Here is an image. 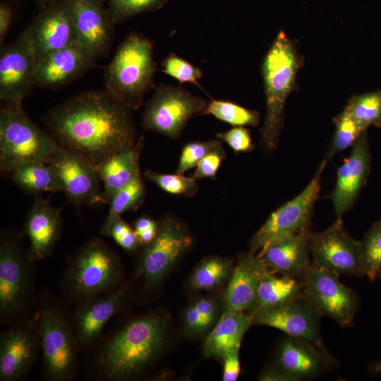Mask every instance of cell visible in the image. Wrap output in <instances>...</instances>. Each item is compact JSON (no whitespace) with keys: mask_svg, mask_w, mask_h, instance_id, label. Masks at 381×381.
<instances>
[{"mask_svg":"<svg viewBox=\"0 0 381 381\" xmlns=\"http://www.w3.org/2000/svg\"><path fill=\"white\" fill-rule=\"evenodd\" d=\"M131 111L106 90L88 91L55 107L42 121L63 150L78 155L96 169L138 141Z\"/></svg>","mask_w":381,"mask_h":381,"instance_id":"cell-1","label":"cell"},{"mask_svg":"<svg viewBox=\"0 0 381 381\" xmlns=\"http://www.w3.org/2000/svg\"><path fill=\"white\" fill-rule=\"evenodd\" d=\"M166 327L164 316L155 313L116 326L85 351L87 377L121 381L139 376L164 349Z\"/></svg>","mask_w":381,"mask_h":381,"instance_id":"cell-2","label":"cell"},{"mask_svg":"<svg viewBox=\"0 0 381 381\" xmlns=\"http://www.w3.org/2000/svg\"><path fill=\"white\" fill-rule=\"evenodd\" d=\"M124 284L119 256L98 237L87 241L71 256L60 280L63 295L73 304Z\"/></svg>","mask_w":381,"mask_h":381,"instance_id":"cell-3","label":"cell"},{"mask_svg":"<svg viewBox=\"0 0 381 381\" xmlns=\"http://www.w3.org/2000/svg\"><path fill=\"white\" fill-rule=\"evenodd\" d=\"M38 315L42 378L71 381L80 369L71 312L49 294H41L36 303Z\"/></svg>","mask_w":381,"mask_h":381,"instance_id":"cell-4","label":"cell"},{"mask_svg":"<svg viewBox=\"0 0 381 381\" xmlns=\"http://www.w3.org/2000/svg\"><path fill=\"white\" fill-rule=\"evenodd\" d=\"M156 66L152 43L131 33L119 45L105 68L104 90L131 110H136L153 86Z\"/></svg>","mask_w":381,"mask_h":381,"instance_id":"cell-5","label":"cell"},{"mask_svg":"<svg viewBox=\"0 0 381 381\" xmlns=\"http://www.w3.org/2000/svg\"><path fill=\"white\" fill-rule=\"evenodd\" d=\"M299 66L300 59L294 44L283 31H280L262 66L266 97L262 140L269 150L277 147L283 125L284 105L294 87Z\"/></svg>","mask_w":381,"mask_h":381,"instance_id":"cell-6","label":"cell"},{"mask_svg":"<svg viewBox=\"0 0 381 381\" xmlns=\"http://www.w3.org/2000/svg\"><path fill=\"white\" fill-rule=\"evenodd\" d=\"M35 262L20 235L5 231L0 240V321L13 325L28 316L35 303Z\"/></svg>","mask_w":381,"mask_h":381,"instance_id":"cell-7","label":"cell"},{"mask_svg":"<svg viewBox=\"0 0 381 381\" xmlns=\"http://www.w3.org/2000/svg\"><path fill=\"white\" fill-rule=\"evenodd\" d=\"M61 149L52 137L37 126L22 106L6 104L0 111V169L11 174L23 164H49Z\"/></svg>","mask_w":381,"mask_h":381,"instance_id":"cell-8","label":"cell"},{"mask_svg":"<svg viewBox=\"0 0 381 381\" xmlns=\"http://www.w3.org/2000/svg\"><path fill=\"white\" fill-rule=\"evenodd\" d=\"M301 299L319 316H328L342 326L350 325L358 307L356 293L339 274L310 265L300 279Z\"/></svg>","mask_w":381,"mask_h":381,"instance_id":"cell-9","label":"cell"},{"mask_svg":"<svg viewBox=\"0 0 381 381\" xmlns=\"http://www.w3.org/2000/svg\"><path fill=\"white\" fill-rule=\"evenodd\" d=\"M206 101L181 87L158 86L143 114V126L171 138L180 135L190 118L202 112Z\"/></svg>","mask_w":381,"mask_h":381,"instance_id":"cell-10","label":"cell"},{"mask_svg":"<svg viewBox=\"0 0 381 381\" xmlns=\"http://www.w3.org/2000/svg\"><path fill=\"white\" fill-rule=\"evenodd\" d=\"M191 244L190 236L179 221L169 217L162 219L155 238L138 260L136 277L146 288L157 286Z\"/></svg>","mask_w":381,"mask_h":381,"instance_id":"cell-11","label":"cell"},{"mask_svg":"<svg viewBox=\"0 0 381 381\" xmlns=\"http://www.w3.org/2000/svg\"><path fill=\"white\" fill-rule=\"evenodd\" d=\"M326 163L325 159L310 183L297 196L270 215L252 237L250 242V253L260 251L274 241L308 229L313 207L320 192L321 176Z\"/></svg>","mask_w":381,"mask_h":381,"instance_id":"cell-12","label":"cell"},{"mask_svg":"<svg viewBox=\"0 0 381 381\" xmlns=\"http://www.w3.org/2000/svg\"><path fill=\"white\" fill-rule=\"evenodd\" d=\"M41 351L37 311L1 333L0 380L16 381L29 371Z\"/></svg>","mask_w":381,"mask_h":381,"instance_id":"cell-13","label":"cell"},{"mask_svg":"<svg viewBox=\"0 0 381 381\" xmlns=\"http://www.w3.org/2000/svg\"><path fill=\"white\" fill-rule=\"evenodd\" d=\"M37 58L24 30L0 52V98L6 104L21 106L35 85Z\"/></svg>","mask_w":381,"mask_h":381,"instance_id":"cell-14","label":"cell"},{"mask_svg":"<svg viewBox=\"0 0 381 381\" xmlns=\"http://www.w3.org/2000/svg\"><path fill=\"white\" fill-rule=\"evenodd\" d=\"M310 253L313 265L334 272L363 276L362 241L350 236L336 220L327 229L310 234Z\"/></svg>","mask_w":381,"mask_h":381,"instance_id":"cell-15","label":"cell"},{"mask_svg":"<svg viewBox=\"0 0 381 381\" xmlns=\"http://www.w3.org/2000/svg\"><path fill=\"white\" fill-rule=\"evenodd\" d=\"M128 297V288L125 284L114 291L74 303L71 321L80 352L87 351L102 338L104 326L124 310Z\"/></svg>","mask_w":381,"mask_h":381,"instance_id":"cell-16","label":"cell"},{"mask_svg":"<svg viewBox=\"0 0 381 381\" xmlns=\"http://www.w3.org/2000/svg\"><path fill=\"white\" fill-rule=\"evenodd\" d=\"M50 164L69 204L80 207L103 203L102 181L85 159L61 148Z\"/></svg>","mask_w":381,"mask_h":381,"instance_id":"cell-17","label":"cell"},{"mask_svg":"<svg viewBox=\"0 0 381 381\" xmlns=\"http://www.w3.org/2000/svg\"><path fill=\"white\" fill-rule=\"evenodd\" d=\"M37 61L43 56L76 42L68 0H55L32 20L25 30Z\"/></svg>","mask_w":381,"mask_h":381,"instance_id":"cell-18","label":"cell"},{"mask_svg":"<svg viewBox=\"0 0 381 381\" xmlns=\"http://www.w3.org/2000/svg\"><path fill=\"white\" fill-rule=\"evenodd\" d=\"M252 315L253 325L278 329L290 337L307 340L327 352L318 329L320 316L301 298L257 309Z\"/></svg>","mask_w":381,"mask_h":381,"instance_id":"cell-19","label":"cell"},{"mask_svg":"<svg viewBox=\"0 0 381 381\" xmlns=\"http://www.w3.org/2000/svg\"><path fill=\"white\" fill-rule=\"evenodd\" d=\"M76 42L95 58L104 54L112 39L113 25L103 0H68Z\"/></svg>","mask_w":381,"mask_h":381,"instance_id":"cell-20","label":"cell"},{"mask_svg":"<svg viewBox=\"0 0 381 381\" xmlns=\"http://www.w3.org/2000/svg\"><path fill=\"white\" fill-rule=\"evenodd\" d=\"M371 155L366 132L353 145L351 153L339 167L332 201L337 221L349 210L364 185L370 169Z\"/></svg>","mask_w":381,"mask_h":381,"instance_id":"cell-21","label":"cell"},{"mask_svg":"<svg viewBox=\"0 0 381 381\" xmlns=\"http://www.w3.org/2000/svg\"><path fill=\"white\" fill-rule=\"evenodd\" d=\"M95 59L91 53L75 42L38 60L35 85L47 88L64 85L93 68Z\"/></svg>","mask_w":381,"mask_h":381,"instance_id":"cell-22","label":"cell"},{"mask_svg":"<svg viewBox=\"0 0 381 381\" xmlns=\"http://www.w3.org/2000/svg\"><path fill=\"white\" fill-rule=\"evenodd\" d=\"M61 208L37 197L27 215L23 233L30 241L29 255L32 260L49 257L60 238L62 231Z\"/></svg>","mask_w":381,"mask_h":381,"instance_id":"cell-23","label":"cell"},{"mask_svg":"<svg viewBox=\"0 0 381 381\" xmlns=\"http://www.w3.org/2000/svg\"><path fill=\"white\" fill-rule=\"evenodd\" d=\"M269 269L253 253L241 256L224 295V310L253 313L256 309L260 282Z\"/></svg>","mask_w":381,"mask_h":381,"instance_id":"cell-24","label":"cell"},{"mask_svg":"<svg viewBox=\"0 0 381 381\" xmlns=\"http://www.w3.org/2000/svg\"><path fill=\"white\" fill-rule=\"evenodd\" d=\"M308 229L274 241L260 250L258 256L272 272L301 279L308 267Z\"/></svg>","mask_w":381,"mask_h":381,"instance_id":"cell-25","label":"cell"},{"mask_svg":"<svg viewBox=\"0 0 381 381\" xmlns=\"http://www.w3.org/2000/svg\"><path fill=\"white\" fill-rule=\"evenodd\" d=\"M327 364V352L307 340L289 336L279 346L275 365L298 381L320 374Z\"/></svg>","mask_w":381,"mask_h":381,"instance_id":"cell-26","label":"cell"},{"mask_svg":"<svg viewBox=\"0 0 381 381\" xmlns=\"http://www.w3.org/2000/svg\"><path fill=\"white\" fill-rule=\"evenodd\" d=\"M143 143L142 135L133 147L114 154L95 169L103 186V203H109L116 193L141 176L139 159Z\"/></svg>","mask_w":381,"mask_h":381,"instance_id":"cell-27","label":"cell"},{"mask_svg":"<svg viewBox=\"0 0 381 381\" xmlns=\"http://www.w3.org/2000/svg\"><path fill=\"white\" fill-rule=\"evenodd\" d=\"M252 325V313L223 311L218 322L204 341L205 355L223 359L228 353L239 351L243 337Z\"/></svg>","mask_w":381,"mask_h":381,"instance_id":"cell-28","label":"cell"},{"mask_svg":"<svg viewBox=\"0 0 381 381\" xmlns=\"http://www.w3.org/2000/svg\"><path fill=\"white\" fill-rule=\"evenodd\" d=\"M10 175L19 188L30 194L61 192L56 173L50 163L32 162L23 164Z\"/></svg>","mask_w":381,"mask_h":381,"instance_id":"cell-29","label":"cell"},{"mask_svg":"<svg viewBox=\"0 0 381 381\" xmlns=\"http://www.w3.org/2000/svg\"><path fill=\"white\" fill-rule=\"evenodd\" d=\"M301 279L286 275L276 277L268 270L259 284L255 310L301 298Z\"/></svg>","mask_w":381,"mask_h":381,"instance_id":"cell-30","label":"cell"},{"mask_svg":"<svg viewBox=\"0 0 381 381\" xmlns=\"http://www.w3.org/2000/svg\"><path fill=\"white\" fill-rule=\"evenodd\" d=\"M145 192V185L140 176L116 193L109 202V212L100 228V234L107 236L112 224L126 212L137 207L143 201Z\"/></svg>","mask_w":381,"mask_h":381,"instance_id":"cell-31","label":"cell"},{"mask_svg":"<svg viewBox=\"0 0 381 381\" xmlns=\"http://www.w3.org/2000/svg\"><path fill=\"white\" fill-rule=\"evenodd\" d=\"M230 260L212 257L202 262L193 272L190 284L195 290H210L219 286L232 273Z\"/></svg>","mask_w":381,"mask_h":381,"instance_id":"cell-32","label":"cell"},{"mask_svg":"<svg viewBox=\"0 0 381 381\" xmlns=\"http://www.w3.org/2000/svg\"><path fill=\"white\" fill-rule=\"evenodd\" d=\"M344 109L365 130L381 126V90L354 95Z\"/></svg>","mask_w":381,"mask_h":381,"instance_id":"cell-33","label":"cell"},{"mask_svg":"<svg viewBox=\"0 0 381 381\" xmlns=\"http://www.w3.org/2000/svg\"><path fill=\"white\" fill-rule=\"evenodd\" d=\"M234 126H256L260 114L237 104L224 100L212 99L202 111Z\"/></svg>","mask_w":381,"mask_h":381,"instance_id":"cell-34","label":"cell"},{"mask_svg":"<svg viewBox=\"0 0 381 381\" xmlns=\"http://www.w3.org/2000/svg\"><path fill=\"white\" fill-rule=\"evenodd\" d=\"M336 129L325 159L353 145L366 131L345 109L335 120Z\"/></svg>","mask_w":381,"mask_h":381,"instance_id":"cell-35","label":"cell"},{"mask_svg":"<svg viewBox=\"0 0 381 381\" xmlns=\"http://www.w3.org/2000/svg\"><path fill=\"white\" fill-rule=\"evenodd\" d=\"M363 274L374 281L381 277V220L368 231L362 241Z\"/></svg>","mask_w":381,"mask_h":381,"instance_id":"cell-36","label":"cell"},{"mask_svg":"<svg viewBox=\"0 0 381 381\" xmlns=\"http://www.w3.org/2000/svg\"><path fill=\"white\" fill-rule=\"evenodd\" d=\"M114 24L121 23L138 14L162 8L169 0H107Z\"/></svg>","mask_w":381,"mask_h":381,"instance_id":"cell-37","label":"cell"},{"mask_svg":"<svg viewBox=\"0 0 381 381\" xmlns=\"http://www.w3.org/2000/svg\"><path fill=\"white\" fill-rule=\"evenodd\" d=\"M145 176L161 189L171 194L193 196L198 190L195 179L181 174H161L147 170Z\"/></svg>","mask_w":381,"mask_h":381,"instance_id":"cell-38","label":"cell"},{"mask_svg":"<svg viewBox=\"0 0 381 381\" xmlns=\"http://www.w3.org/2000/svg\"><path fill=\"white\" fill-rule=\"evenodd\" d=\"M222 148L219 140L207 142H191L186 144L181 151L176 173L183 174L200 162L212 152Z\"/></svg>","mask_w":381,"mask_h":381,"instance_id":"cell-39","label":"cell"},{"mask_svg":"<svg viewBox=\"0 0 381 381\" xmlns=\"http://www.w3.org/2000/svg\"><path fill=\"white\" fill-rule=\"evenodd\" d=\"M162 71L181 83H189L199 85L198 80L202 76L200 68L186 60L170 54L162 62Z\"/></svg>","mask_w":381,"mask_h":381,"instance_id":"cell-40","label":"cell"},{"mask_svg":"<svg viewBox=\"0 0 381 381\" xmlns=\"http://www.w3.org/2000/svg\"><path fill=\"white\" fill-rule=\"evenodd\" d=\"M107 236L112 238L121 248L128 252L136 250L140 246L134 229L122 217L112 224Z\"/></svg>","mask_w":381,"mask_h":381,"instance_id":"cell-41","label":"cell"},{"mask_svg":"<svg viewBox=\"0 0 381 381\" xmlns=\"http://www.w3.org/2000/svg\"><path fill=\"white\" fill-rule=\"evenodd\" d=\"M217 136L236 152H249L254 147L249 131L243 126H234L226 132L217 133Z\"/></svg>","mask_w":381,"mask_h":381,"instance_id":"cell-42","label":"cell"},{"mask_svg":"<svg viewBox=\"0 0 381 381\" xmlns=\"http://www.w3.org/2000/svg\"><path fill=\"white\" fill-rule=\"evenodd\" d=\"M224 157L225 154L223 148L210 152L196 165V169L192 177L195 179H214Z\"/></svg>","mask_w":381,"mask_h":381,"instance_id":"cell-43","label":"cell"},{"mask_svg":"<svg viewBox=\"0 0 381 381\" xmlns=\"http://www.w3.org/2000/svg\"><path fill=\"white\" fill-rule=\"evenodd\" d=\"M158 229V222L150 217L142 216L134 223V231L140 245L147 246L155 238Z\"/></svg>","mask_w":381,"mask_h":381,"instance_id":"cell-44","label":"cell"},{"mask_svg":"<svg viewBox=\"0 0 381 381\" xmlns=\"http://www.w3.org/2000/svg\"><path fill=\"white\" fill-rule=\"evenodd\" d=\"M183 323L186 330L191 334H202L211 326V324L200 315L193 304L184 311Z\"/></svg>","mask_w":381,"mask_h":381,"instance_id":"cell-45","label":"cell"},{"mask_svg":"<svg viewBox=\"0 0 381 381\" xmlns=\"http://www.w3.org/2000/svg\"><path fill=\"white\" fill-rule=\"evenodd\" d=\"M238 351H235L229 353L223 358L222 380L224 381H235L237 380L241 371Z\"/></svg>","mask_w":381,"mask_h":381,"instance_id":"cell-46","label":"cell"},{"mask_svg":"<svg viewBox=\"0 0 381 381\" xmlns=\"http://www.w3.org/2000/svg\"><path fill=\"white\" fill-rule=\"evenodd\" d=\"M192 304L206 321L211 325L213 323L217 313V304L214 299L202 297Z\"/></svg>","mask_w":381,"mask_h":381,"instance_id":"cell-47","label":"cell"},{"mask_svg":"<svg viewBox=\"0 0 381 381\" xmlns=\"http://www.w3.org/2000/svg\"><path fill=\"white\" fill-rule=\"evenodd\" d=\"M13 10L12 6L6 2L0 4V42H4L11 25Z\"/></svg>","mask_w":381,"mask_h":381,"instance_id":"cell-48","label":"cell"},{"mask_svg":"<svg viewBox=\"0 0 381 381\" xmlns=\"http://www.w3.org/2000/svg\"><path fill=\"white\" fill-rule=\"evenodd\" d=\"M262 381H297V380L277 366L267 369L259 377Z\"/></svg>","mask_w":381,"mask_h":381,"instance_id":"cell-49","label":"cell"},{"mask_svg":"<svg viewBox=\"0 0 381 381\" xmlns=\"http://www.w3.org/2000/svg\"><path fill=\"white\" fill-rule=\"evenodd\" d=\"M33 1H35L42 8V9H43L47 7L49 5H50L55 0H33Z\"/></svg>","mask_w":381,"mask_h":381,"instance_id":"cell-50","label":"cell"},{"mask_svg":"<svg viewBox=\"0 0 381 381\" xmlns=\"http://www.w3.org/2000/svg\"><path fill=\"white\" fill-rule=\"evenodd\" d=\"M373 373H381V361L375 363L371 366Z\"/></svg>","mask_w":381,"mask_h":381,"instance_id":"cell-51","label":"cell"}]
</instances>
